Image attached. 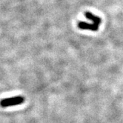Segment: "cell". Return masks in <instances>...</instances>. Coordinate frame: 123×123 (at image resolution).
<instances>
[{"label": "cell", "mask_w": 123, "mask_h": 123, "mask_svg": "<svg viewBox=\"0 0 123 123\" xmlns=\"http://www.w3.org/2000/svg\"><path fill=\"white\" fill-rule=\"evenodd\" d=\"M78 27L83 30H91V31H96L98 30L99 25L95 24H88L85 22H81L78 23Z\"/></svg>", "instance_id": "obj_2"}, {"label": "cell", "mask_w": 123, "mask_h": 123, "mask_svg": "<svg viewBox=\"0 0 123 123\" xmlns=\"http://www.w3.org/2000/svg\"><path fill=\"white\" fill-rule=\"evenodd\" d=\"M85 16H86V17H87V18L88 19L93 21V24H95V25H99L101 23V19L99 18V16H94V15L92 14L91 13L86 12V13H85Z\"/></svg>", "instance_id": "obj_3"}, {"label": "cell", "mask_w": 123, "mask_h": 123, "mask_svg": "<svg viewBox=\"0 0 123 123\" xmlns=\"http://www.w3.org/2000/svg\"><path fill=\"white\" fill-rule=\"evenodd\" d=\"M23 102H24V98L22 96H15V97L7 98V99H2L0 102V105H1L2 107L6 108V107L13 106V105L22 104Z\"/></svg>", "instance_id": "obj_1"}]
</instances>
